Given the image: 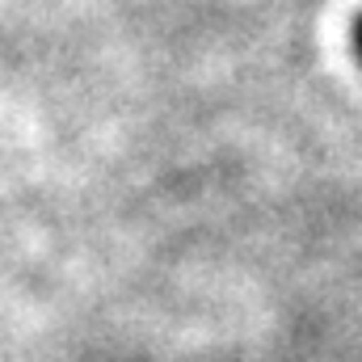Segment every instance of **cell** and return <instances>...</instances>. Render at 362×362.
I'll return each mask as SVG.
<instances>
[{"label":"cell","instance_id":"6da1fadb","mask_svg":"<svg viewBox=\"0 0 362 362\" xmlns=\"http://www.w3.org/2000/svg\"><path fill=\"white\" fill-rule=\"evenodd\" d=\"M354 51H358V59H362V17H358V25H354Z\"/></svg>","mask_w":362,"mask_h":362}]
</instances>
